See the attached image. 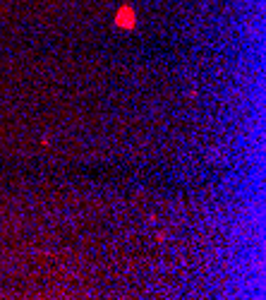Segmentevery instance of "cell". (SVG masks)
I'll use <instances>...</instances> for the list:
<instances>
[{"label": "cell", "instance_id": "cell-1", "mask_svg": "<svg viewBox=\"0 0 266 300\" xmlns=\"http://www.w3.org/2000/svg\"><path fill=\"white\" fill-rule=\"evenodd\" d=\"M115 24H118L120 29H134L137 27V12H134L130 5L120 7L118 15H115Z\"/></svg>", "mask_w": 266, "mask_h": 300}]
</instances>
